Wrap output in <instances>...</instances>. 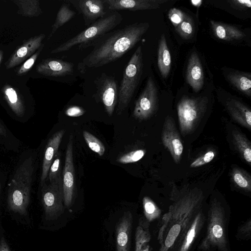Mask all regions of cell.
Wrapping results in <instances>:
<instances>
[{
	"instance_id": "obj_18",
	"label": "cell",
	"mask_w": 251,
	"mask_h": 251,
	"mask_svg": "<svg viewBox=\"0 0 251 251\" xmlns=\"http://www.w3.org/2000/svg\"><path fill=\"white\" fill-rule=\"evenodd\" d=\"M65 130H60L55 132L49 139L46 147L43 157L42 173L41 176V184L45 183L48 177V173L55 155L58 151Z\"/></svg>"
},
{
	"instance_id": "obj_28",
	"label": "cell",
	"mask_w": 251,
	"mask_h": 251,
	"mask_svg": "<svg viewBox=\"0 0 251 251\" xmlns=\"http://www.w3.org/2000/svg\"><path fill=\"white\" fill-rule=\"evenodd\" d=\"M75 14V12L70 8L69 3H63L57 13L48 39L49 40L59 28L70 21Z\"/></svg>"
},
{
	"instance_id": "obj_10",
	"label": "cell",
	"mask_w": 251,
	"mask_h": 251,
	"mask_svg": "<svg viewBox=\"0 0 251 251\" xmlns=\"http://www.w3.org/2000/svg\"><path fill=\"white\" fill-rule=\"evenodd\" d=\"M96 94L103 103L105 111L109 116L114 112L118 102V83L115 78L105 73H102L94 81Z\"/></svg>"
},
{
	"instance_id": "obj_35",
	"label": "cell",
	"mask_w": 251,
	"mask_h": 251,
	"mask_svg": "<svg viewBox=\"0 0 251 251\" xmlns=\"http://www.w3.org/2000/svg\"><path fill=\"white\" fill-rule=\"evenodd\" d=\"M146 151L144 150H137L125 154L118 159V161L122 164H128L136 162L145 155Z\"/></svg>"
},
{
	"instance_id": "obj_5",
	"label": "cell",
	"mask_w": 251,
	"mask_h": 251,
	"mask_svg": "<svg viewBox=\"0 0 251 251\" xmlns=\"http://www.w3.org/2000/svg\"><path fill=\"white\" fill-rule=\"evenodd\" d=\"M123 20L122 15L116 11H108L84 30L69 39L51 50V53L66 51L75 45L79 50L90 47L91 44L103 35L113 30Z\"/></svg>"
},
{
	"instance_id": "obj_33",
	"label": "cell",
	"mask_w": 251,
	"mask_h": 251,
	"mask_svg": "<svg viewBox=\"0 0 251 251\" xmlns=\"http://www.w3.org/2000/svg\"><path fill=\"white\" fill-rule=\"evenodd\" d=\"M83 136L88 146L92 151L100 156L104 154L105 147L98 138L86 130L83 131Z\"/></svg>"
},
{
	"instance_id": "obj_7",
	"label": "cell",
	"mask_w": 251,
	"mask_h": 251,
	"mask_svg": "<svg viewBox=\"0 0 251 251\" xmlns=\"http://www.w3.org/2000/svg\"><path fill=\"white\" fill-rule=\"evenodd\" d=\"M206 97H184L178 103L177 111L179 128L183 136L192 132L206 110Z\"/></svg>"
},
{
	"instance_id": "obj_20",
	"label": "cell",
	"mask_w": 251,
	"mask_h": 251,
	"mask_svg": "<svg viewBox=\"0 0 251 251\" xmlns=\"http://www.w3.org/2000/svg\"><path fill=\"white\" fill-rule=\"evenodd\" d=\"M226 109L232 118L245 127L251 129V111L240 101L231 100L226 103Z\"/></svg>"
},
{
	"instance_id": "obj_38",
	"label": "cell",
	"mask_w": 251,
	"mask_h": 251,
	"mask_svg": "<svg viewBox=\"0 0 251 251\" xmlns=\"http://www.w3.org/2000/svg\"><path fill=\"white\" fill-rule=\"evenodd\" d=\"M215 156L214 151H210L206 152L202 156L195 159L190 165L191 168H196L206 164L213 160Z\"/></svg>"
},
{
	"instance_id": "obj_15",
	"label": "cell",
	"mask_w": 251,
	"mask_h": 251,
	"mask_svg": "<svg viewBox=\"0 0 251 251\" xmlns=\"http://www.w3.org/2000/svg\"><path fill=\"white\" fill-rule=\"evenodd\" d=\"M45 34H40L26 40L19 47L6 62V69H10L21 64L28 57L33 55L42 45Z\"/></svg>"
},
{
	"instance_id": "obj_19",
	"label": "cell",
	"mask_w": 251,
	"mask_h": 251,
	"mask_svg": "<svg viewBox=\"0 0 251 251\" xmlns=\"http://www.w3.org/2000/svg\"><path fill=\"white\" fill-rule=\"evenodd\" d=\"M187 83L195 92L200 91L203 85L204 74L201 62L196 52L191 54L186 72Z\"/></svg>"
},
{
	"instance_id": "obj_13",
	"label": "cell",
	"mask_w": 251,
	"mask_h": 251,
	"mask_svg": "<svg viewBox=\"0 0 251 251\" xmlns=\"http://www.w3.org/2000/svg\"><path fill=\"white\" fill-rule=\"evenodd\" d=\"M62 186L65 205L71 206L74 196L75 168L73 159V144L72 136L67 146L65 165L62 172Z\"/></svg>"
},
{
	"instance_id": "obj_14",
	"label": "cell",
	"mask_w": 251,
	"mask_h": 251,
	"mask_svg": "<svg viewBox=\"0 0 251 251\" xmlns=\"http://www.w3.org/2000/svg\"><path fill=\"white\" fill-rule=\"evenodd\" d=\"M36 71L45 76H65L74 73V64L59 59L47 58L37 65Z\"/></svg>"
},
{
	"instance_id": "obj_44",
	"label": "cell",
	"mask_w": 251,
	"mask_h": 251,
	"mask_svg": "<svg viewBox=\"0 0 251 251\" xmlns=\"http://www.w3.org/2000/svg\"><path fill=\"white\" fill-rule=\"evenodd\" d=\"M202 0H191V2L192 4L197 7H199L201 4Z\"/></svg>"
},
{
	"instance_id": "obj_3",
	"label": "cell",
	"mask_w": 251,
	"mask_h": 251,
	"mask_svg": "<svg viewBox=\"0 0 251 251\" xmlns=\"http://www.w3.org/2000/svg\"><path fill=\"white\" fill-rule=\"evenodd\" d=\"M34 172L32 156L25 159L18 167L9 184L7 202L8 209L15 213L26 215L30 201Z\"/></svg>"
},
{
	"instance_id": "obj_42",
	"label": "cell",
	"mask_w": 251,
	"mask_h": 251,
	"mask_svg": "<svg viewBox=\"0 0 251 251\" xmlns=\"http://www.w3.org/2000/svg\"><path fill=\"white\" fill-rule=\"evenodd\" d=\"M0 251H11L4 237L0 238Z\"/></svg>"
},
{
	"instance_id": "obj_1",
	"label": "cell",
	"mask_w": 251,
	"mask_h": 251,
	"mask_svg": "<svg viewBox=\"0 0 251 251\" xmlns=\"http://www.w3.org/2000/svg\"><path fill=\"white\" fill-rule=\"evenodd\" d=\"M149 27L148 23H135L103 35L91 44L93 49L79 62L78 70L84 73L87 69L117 60L136 45Z\"/></svg>"
},
{
	"instance_id": "obj_8",
	"label": "cell",
	"mask_w": 251,
	"mask_h": 251,
	"mask_svg": "<svg viewBox=\"0 0 251 251\" xmlns=\"http://www.w3.org/2000/svg\"><path fill=\"white\" fill-rule=\"evenodd\" d=\"M42 186L41 200L46 219L54 220L64 210L62 179L48 184L44 183Z\"/></svg>"
},
{
	"instance_id": "obj_39",
	"label": "cell",
	"mask_w": 251,
	"mask_h": 251,
	"mask_svg": "<svg viewBox=\"0 0 251 251\" xmlns=\"http://www.w3.org/2000/svg\"><path fill=\"white\" fill-rule=\"evenodd\" d=\"M85 111L81 107L72 105L68 107L65 111L66 115L69 117H76L82 116Z\"/></svg>"
},
{
	"instance_id": "obj_17",
	"label": "cell",
	"mask_w": 251,
	"mask_h": 251,
	"mask_svg": "<svg viewBox=\"0 0 251 251\" xmlns=\"http://www.w3.org/2000/svg\"><path fill=\"white\" fill-rule=\"evenodd\" d=\"M132 215L126 212L119 219L116 227V251H130Z\"/></svg>"
},
{
	"instance_id": "obj_30",
	"label": "cell",
	"mask_w": 251,
	"mask_h": 251,
	"mask_svg": "<svg viewBox=\"0 0 251 251\" xmlns=\"http://www.w3.org/2000/svg\"><path fill=\"white\" fill-rule=\"evenodd\" d=\"M231 175L232 181L237 186L247 192L251 191V177L247 172L238 168H234Z\"/></svg>"
},
{
	"instance_id": "obj_9",
	"label": "cell",
	"mask_w": 251,
	"mask_h": 251,
	"mask_svg": "<svg viewBox=\"0 0 251 251\" xmlns=\"http://www.w3.org/2000/svg\"><path fill=\"white\" fill-rule=\"evenodd\" d=\"M158 105L157 89L154 80L150 76L135 102L133 116L139 120H147L156 111Z\"/></svg>"
},
{
	"instance_id": "obj_26",
	"label": "cell",
	"mask_w": 251,
	"mask_h": 251,
	"mask_svg": "<svg viewBox=\"0 0 251 251\" xmlns=\"http://www.w3.org/2000/svg\"><path fill=\"white\" fill-rule=\"evenodd\" d=\"M233 142L242 157L248 164L251 162V145L250 141L237 130L232 131Z\"/></svg>"
},
{
	"instance_id": "obj_41",
	"label": "cell",
	"mask_w": 251,
	"mask_h": 251,
	"mask_svg": "<svg viewBox=\"0 0 251 251\" xmlns=\"http://www.w3.org/2000/svg\"><path fill=\"white\" fill-rule=\"evenodd\" d=\"M251 220H249L248 222L243 224L239 228L238 232L240 235L244 236L245 238H248L249 236V238L251 237Z\"/></svg>"
},
{
	"instance_id": "obj_37",
	"label": "cell",
	"mask_w": 251,
	"mask_h": 251,
	"mask_svg": "<svg viewBox=\"0 0 251 251\" xmlns=\"http://www.w3.org/2000/svg\"><path fill=\"white\" fill-rule=\"evenodd\" d=\"M185 15L182 11L176 8L171 9L168 13L169 19L175 27L183 21Z\"/></svg>"
},
{
	"instance_id": "obj_4",
	"label": "cell",
	"mask_w": 251,
	"mask_h": 251,
	"mask_svg": "<svg viewBox=\"0 0 251 251\" xmlns=\"http://www.w3.org/2000/svg\"><path fill=\"white\" fill-rule=\"evenodd\" d=\"M225 209L217 200L211 201L206 235L199 246L200 251H229Z\"/></svg>"
},
{
	"instance_id": "obj_2",
	"label": "cell",
	"mask_w": 251,
	"mask_h": 251,
	"mask_svg": "<svg viewBox=\"0 0 251 251\" xmlns=\"http://www.w3.org/2000/svg\"><path fill=\"white\" fill-rule=\"evenodd\" d=\"M174 198L169 211L163 215L159 227L157 239L160 245L167 230L174 225L181 226L185 237L197 212L200 211L204 197L202 191L195 188L185 190Z\"/></svg>"
},
{
	"instance_id": "obj_23",
	"label": "cell",
	"mask_w": 251,
	"mask_h": 251,
	"mask_svg": "<svg viewBox=\"0 0 251 251\" xmlns=\"http://www.w3.org/2000/svg\"><path fill=\"white\" fill-rule=\"evenodd\" d=\"M150 240L149 222L141 218L139 220L135 233V251H151Z\"/></svg>"
},
{
	"instance_id": "obj_40",
	"label": "cell",
	"mask_w": 251,
	"mask_h": 251,
	"mask_svg": "<svg viewBox=\"0 0 251 251\" xmlns=\"http://www.w3.org/2000/svg\"><path fill=\"white\" fill-rule=\"evenodd\" d=\"M228 2L232 6L239 9L251 7V1L250 0H229Z\"/></svg>"
},
{
	"instance_id": "obj_27",
	"label": "cell",
	"mask_w": 251,
	"mask_h": 251,
	"mask_svg": "<svg viewBox=\"0 0 251 251\" xmlns=\"http://www.w3.org/2000/svg\"><path fill=\"white\" fill-rule=\"evenodd\" d=\"M13 2L18 7L17 13L23 16L38 17L43 13L38 0H15Z\"/></svg>"
},
{
	"instance_id": "obj_43",
	"label": "cell",
	"mask_w": 251,
	"mask_h": 251,
	"mask_svg": "<svg viewBox=\"0 0 251 251\" xmlns=\"http://www.w3.org/2000/svg\"><path fill=\"white\" fill-rule=\"evenodd\" d=\"M6 131L3 126L0 123V135H5Z\"/></svg>"
},
{
	"instance_id": "obj_24",
	"label": "cell",
	"mask_w": 251,
	"mask_h": 251,
	"mask_svg": "<svg viewBox=\"0 0 251 251\" xmlns=\"http://www.w3.org/2000/svg\"><path fill=\"white\" fill-rule=\"evenodd\" d=\"M204 221V216L201 211L196 215L190 228L187 231L177 251H188L201 229Z\"/></svg>"
},
{
	"instance_id": "obj_21",
	"label": "cell",
	"mask_w": 251,
	"mask_h": 251,
	"mask_svg": "<svg viewBox=\"0 0 251 251\" xmlns=\"http://www.w3.org/2000/svg\"><path fill=\"white\" fill-rule=\"evenodd\" d=\"M213 32L219 39L231 41L240 39L245 36L244 32L234 27L225 24L210 21Z\"/></svg>"
},
{
	"instance_id": "obj_36",
	"label": "cell",
	"mask_w": 251,
	"mask_h": 251,
	"mask_svg": "<svg viewBox=\"0 0 251 251\" xmlns=\"http://www.w3.org/2000/svg\"><path fill=\"white\" fill-rule=\"evenodd\" d=\"M44 46V44H42L41 46L35 52V53L31 55L23 63V64L18 70V75H23L28 72L32 68L40 52L43 50Z\"/></svg>"
},
{
	"instance_id": "obj_31",
	"label": "cell",
	"mask_w": 251,
	"mask_h": 251,
	"mask_svg": "<svg viewBox=\"0 0 251 251\" xmlns=\"http://www.w3.org/2000/svg\"><path fill=\"white\" fill-rule=\"evenodd\" d=\"M48 177L50 183H53L62 179L61 153L60 151H58L55 155L49 171Z\"/></svg>"
},
{
	"instance_id": "obj_22",
	"label": "cell",
	"mask_w": 251,
	"mask_h": 251,
	"mask_svg": "<svg viewBox=\"0 0 251 251\" xmlns=\"http://www.w3.org/2000/svg\"><path fill=\"white\" fill-rule=\"evenodd\" d=\"M4 99L13 112L19 117L24 116L25 106L17 91L12 86L6 84L2 88Z\"/></svg>"
},
{
	"instance_id": "obj_11",
	"label": "cell",
	"mask_w": 251,
	"mask_h": 251,
	"mask_svg": "<svg viewBox=\"0 0 251 251\" xmlns=\"http://www.w3.org/2000/svg\"><path fill=\"white\" fill-rule=\"evenodd\" d=\"M161 139L164 146L169 151L176 163H179L183 146L174 119L167 116L163 124Z\"/></svg>"
},
{
	"instance_id": "obj_16",
	"label": "cell",
	"mask_w": 251,
	"mask_h": 251,
	"mask_svg": "<svg viewBox=\"0 0 251 251\" xmlns=\"http://www.w3.org/2000/svg\"><path fill=\"white\" fill-rule=\"evenodd\" d=\"M108 11H114L128 10L132 11L156 9L161 3L166 2L163 0H103Z\"/></svg>"
},
{
	"instance_id": "obj_29",
	"label": "cell",
	"mask_w": 251,
	"mask_h": 251,
	"mask_svg": "<svg viewBox=\"0 0 251 251\" xmlns=\"http://www.w3.org/2000/svg\"><path fill=\"white\" fill-rule=\"evenodd\" d=\"M248 75L231 73L227 75L228 80L238 90L250 97L251 95V76Z\"/></svg>"
},
{
	"instance_id": "obj_6",
	"label": "cell",
	"mask_w": 251,
	"mask_h": 251,
	"mask_svg": "<svg viewBox=\"0 0 251 251\" xmlns=\"http://www.w3.org/2000/svg\"><path fill=\"white\" fill-rule=\"evenodd\" d=\"M143 68L142 46H139L132 55L123 74L118 90L117 113L120 115L129 105L139 83Z\"/></svg>"
},
{
	"instance_id": "obj_32",
	"label": "cell",
	"mask_w": 251,
	"mask_h": 251,
	"mask_svg": "<svg viewBox=\"0 0 251 251\" xmlns=\"http://www.w3.org/2000/svg\"><path fill=\"white\" fill-rule=\"evenodd\" d=\"M144 212L148 222H151L159 217L161 210L154 201L148 197H145L143 199Z\"/></svg>"
},
{
	"instance_id": "obj_25",
	"label": "cell",
	"mask_w": 251,
	"mask_h": 251,
	"mask_svg": "<svg viewBox=\"0 0 251 251\" xmlns=\"http://www.w3.org/2000/svg\"><path fill=\"white\" fill-rule=\"evenodd\" d=\"M157 64L162 76L164 78L167 77L170 73L171 67V57L167 44L166 38L164 34L161 35L159 41Z\"/></svg>"
},
{
	"instance_id": "obj_45",
	"label": "cell",
	"mask_w": 251,
	"mask_h": 251,
	"mask_svg": "<svg viewBox=\"0 0 251 251\" xmlns=\"http://www.w3.org/2000/svg\"><path fill=\"white\" fill-rule=\"evenodd\" d=\"M2 57H3V51H2V50H0V64L1 61Z\"/></svg>"
},
{
	"instance_id": "obj_12",
	"label": "cell",
	"mask_w": 251,
	"mask_h": 251,
	"mask_svg": "<svg viewBox=\"0 0 251 251\" xmlns=\"http://www.w3.org/2000/svg\"><path fill=\"white\" fill-rule=\"evenodd\" d=\"M82 15L84 25L89 26L98 19L105 16L109 11L105 10L103 0H66Z\"/></svg>"
},
{
	"instance_id": "obj_46",
	"label": "cell",
	"mask_w": 251,
	"mask_h": 251,
	"mask_svg": "<svg viewBox=\"0 0 251 251\" xmlns=\"http://www.w3.org/2000/svg\"><path fill=\"white\" fill-rule=\"evenodd\" d=\"M1 183L0 182V192H1Z\"/></svg>"
},
{
	"instance_id": "obj_34",
	"label": "cell",
	"mask_w": 251,
	"mask_h": 251,
	"mask_svg": "<svg viewBox=\"0 0 251 251\" xmlns=\"http://www.w3.org/2000/svg\"><path fill=\"white\" fill-rule=\"evenodd\" d=\"M176 28L177 33L183 38L188 39L193 32V24L192 19L185 15L183 21Z\"/></svg>"
}]
</instances>
